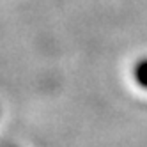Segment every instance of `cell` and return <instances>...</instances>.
<instances>
[{"label":"cell","instance_id":"1","mask_svg":"<svg viewBox=\"0 0 147 147\" xmlns=\"http://www.w3.org/2000/svg\"><path fill=\"white\" fill-rule=\"evenodd\" d=\"M135 78L142 87L147 89V59H144L142 62H138L135 67Z\"/></svg>","mask_w":147,"mask_h":147}]
</instances>
